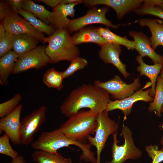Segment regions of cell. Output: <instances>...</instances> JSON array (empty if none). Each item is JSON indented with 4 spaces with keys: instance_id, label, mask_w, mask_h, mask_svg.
<instances>
[{
    "instance_id": "obj_1",
    "label": "cell",
    "mask_w": 163,
    "mask_h": 163,
    "mask_svg": "<svg viewBox=\"0 0 163 163\" xmlns=\"http://www.w3.org/2000/svg\"><path fill=\"white\" fill-rule=\"evenodd\" d=\"M110 101L109 94L104 89L94 84H83L71 91L60 110L68 118L85 108L98 114L106 110Z\"/></svg>"
},
{
    "instance_id": "obj_15",
    "label": "cell",
    "mask_w": 163,
    "mask_h": 163,
    "mask_svg": "<svg viewBox=\"0 0 163 163\" xmlns=\"http://www.w3.org/2000/svg\"><path fill=\"white\" fill-rule=\"evenodd\" d=\"M142 0H86L83 3L92 7L98 5L110 7L115 11L118 18L121 19L126 14L139 8L143 2Z\"/></svg>"
},
{
    "instance_id": "obj_23",
    "label": "cell",
    "mask_w": 163,
    "mask_h": 163,
    "mask_svg": "<svg viewBox=\"0 0 163 163\" xmlns=\"http://www.w3.org/2000/svg\"><path fill=\"white\" fill-rule=\"evenodd\" d=\"M31 156L37 163H72V159L64 158L59 153L54 154L36 150L32 153Z\"/></svg>"
},
{
    "instance_id": "obj_9",
    "label": "cell",
    "mask_w": 163,
    "mask_h": 163,
    "mask_svg": "<svg viewBox=\"0 0 163 163\" xmlns=\"http://www.w3.org/2000/svg\"><path fill=\"white\" fill-rule=\"evenodd\" d=\"M45 46H40L18 56L12 73L17 74L31 69H38L49 63Z\"/></svg>"
},
{
    "instance_id": "obj_20",
    "label": "cell",
    "mask_w": 163,
    "mask_h": 163,
    "mask_svg": "<svg viewBox=\"0 0 163 163\" xmlns=\"http://www.w3.org/2000/svg\"><path fill=\"white\" fill-rule=\"evenodd\" d=\"M39 41L28 34H12V49L19 56L35 48Z\"/></svg>"
},
{
    "instance_id": "obj_33",
    "label": "cell",
    "mask_w": 163,
    "mask_h": 163,
    "mask_svg": "<svg viewBox=\"0 0 163 163\" xmlns=\"http://www.w3.org/2000/svg\"><path fill=\"white\" fill-rule=\"evenodd\" d=\"M12 35L6 31L4 35L0 37V57L11 51L12 49Z\"/></svg>"
},
{
    "instance_id": "obj_41",
    "label": "cell",
    "mask_w": 163,
    "mask_h": 163,
    "mask_svg": "<svg viewBox=\"0 0 163 163\" xmlns=\"http://www.w3.org/2000/svg\"><path fill=\"white\" fill-rule=\"evenodd\" d=\"M159 128L163 131V122H161L159 125ZM160 143L161 145V150L163 151V135L161 138L160 140Z\"/></svg>"
},
{
    "instance_id": "obj_45",
    "label": "cell",
    "mask_w": 163,
    "mask_h": 163,
    "mask_svg": "<svg viewBox=\"0 0 163 163\" xmlns=\"http://www.w3.org/2000/svg\"><path fill=\"white\" fill-rule=\"evenodd\" d=\"M78 163H82V162H78Z\"/></svg>"
},
{
    "instance_id": "obj_24",
    "label": "cell",
    "mask_w": 163,
    "mask_h": 163,
    "mask_svg": "<svg viewBox=\"0 0 163 163\" xmlns=\"http://www.w3.org/2000/svg\"><path fill=\"white\" fill-rule=\"evenodd\" d=\"M98 33L110 43L122 45L125 46L128 50L135 49L134 41L130 40L126 36L122 37L117 35L111 31L108 27H97Z\"/></svg>"
},
{
    "instance_id": "obj_37",
    "label": "cell",
    "mask_w": 163,
    "mask_h": 163,
    "mask_svg": "<svg viewBox=\"0 0 163 163\" xmlns=\"http://www.w3.org/2000/svg\"><path fill=\"white\" fill-rule=\"evenodd\" d=\"M143 2V5L152 7L160 5L163 3V0H145Z\"/></svg>"
},
{
    "instance_id": "obj_40",
    "label": "cell",
    "mask_w": 163,
    "mask_h": 163,
    "mask_svg": "<svg viewBox=\"0 0 163 163\" xmlns=\"http://www.w3.org/2000/svg\"><path fill=\"white\" fill-rule=\"evenodd\" d=\"M81 0H61V4H69L81 1Z\"/></svg>"
},
{
    "instance_id": "obj_28",
    "label": "cell",
    "mask_w": 163,
    "mask_h": 163,
    "mask_svg": "<svg viewBox=\"0 0 163 163\" xmlns=\"http://www.w3.org/2000/svg\"><path fill=\"white\" fill-rule=\"evenodd\" d=\"M156 82L155 97L152 102L149 103L148 109L150 112L155 111L156 115L161 117V108L163 105V81L159 76Z\"/></svg>"
},
{
    "instance_id": "obj_44",
    "label": "cell",
    "mask_w": 163,
    "mask_h": 163,
    "mask_svg": "<svg viewBox=\"0 0 163 163\" xmlns=\"http://www.w3.org/2000/svg\"><path fill=\"white\" fill-rule=\"evenodd\" d=\"M161 113H163V105L161 107Z\"/></svg>"
},
{
    "instance_id": "obj_4",
    "label": "cell",
    "mask_w": 163,
    "mask_h": 163,
    "mask_svg": "<svg viewBox=\"0 0 163 163\" xmlns=\"http://www.w3.org/2000/svg\"><path fill=\"white\" fill-rule=\"evenodd\" d=\"M97 115L90 110H80L68 118L58 129L71 140L86 144L88 137L95 133Z\"/></svg>"
},
{
    "instance_id": "obj_35",
    "label": "cell",
    "mask_w": 163,
    "mask_h": 163,
    "mask_svg": "<svg viewBox=\"0 0 163 163\" xmlns=\"http://www.w3.org/2000/svg\"><path fill=\"white\" fill-rule=\"evenodd\" d=\"M12 12L13 11L7 2L6 3L4 1H0V19L1 21H3L8 14Z\"/></svg>"
},
{
    "instance_id": "obj_7",
    "label": "cell",
    "mask_w": 163,
    "mask_h": 163,
    "mask_svg": "<svg viewBox=\"0 0 163 163\" xmlns=\"http://www.w3.org/2000/svg\"><path fill=\"white\" fill-rule=\"evenodd\" d=\"M94 85L105 90L111 95L113 98L119 100L131 96L141 86L139 77L134 79L132 83L127 84L117 75L104 82L95 80Z\"/></svg>"
},
{
    "instance_id": "obj_30",
    "label": "cell",
    "mask_w": 163,
    "mask_h": 163,
    "mask_svg": "<svg viewBox=\"0 0 163 163\" xmlns=\"http://www.w3.org/2000/svg\"><path fill=\"white\" fill-rule=\"evenodd\" d=\"M67 69L63 72L64 78L73 75L75 72L83 69L88 65L87 60L82 57L78 56L74 59Z\"/></svg>"
},
{
    "instance_id": "obj_19",
    "label": "cell",
    "mask_w": 163,
    "mask_h": 163,
    "mask_svg": "<svg viewBox=\"0 0 163 163\" xmlns=\"http://www.w3.org/2000/svg\"><path fill=\"white\" fill-rule=\"evenodd\" d=\"M138 22L140 26H146L149 29L152 34L151 46L154 50L159 46L163 47V20L144 18Z\"/></svg>"
},
{
    "instance_id": "obj_22",
    "label": "cell",
    "mask_w": 163,
    "mask_h": 163,
    "mask_svg": "<svg viewBox=\"0 0 163 163\" xmlns=\"http://www.w3.org/2000/svg\"><path fill=\"white\" fill-rule=\"evenodd\" d=\"M18 56L13 50L0 57V84L5 86L8 84V78L12 73Z\"/></svg>"
},
{
    "instance_id": "obj_10",
    "label": "cell",
    "mask_w": 163,
    "mask_h": 163,
    "mask_svg": "<svg viewBox=\"0 0 163 163\" xmlns=\"http://www.w3.org/2000/svg\"><path fill=\"white\" fill-rule=\"evenodd\" d=\"M109 10L108 6L100 8L94 6L84 16L70 20L67 29L71 34L80 30L86 26L92 24H102L108 27L118 28L117 26L113 24L106 17V14Z\"/></svg>"
},
{
    "instance_id": "obj_27",
    "label": "cell",
    "mask_w": 163,
    "mask_h": 163,
    "mask_svg": "<svg viewBox=\"0 0 163 163\" xmlns=\"http://www.w3.org/2000/svg\"><path fill=\"white\" fill-rule=\"evenodd\" d=\"M17 13L22 16L37 30L49 36L52 34L55 31L51 26L38 19L28 11L21 9L18 11Z\"/></svg>"
},
{
    "instance_id": "obj_5",
    "label": "cell",
    "mask_w": 163,
    "mask_h": 163,
    "mask_svg": "<svg viewBox=\"0 0 163 163\" xmlns=\"http://www.w3.org/2000/svg\"><path fill=\"white\" fill-rule=\"evenodd\" d=\"M121 133L124 139V144L118 145L119 141L117 139V133L113 135L112 159L110 161L104 163H123L128 159H136L142 156V152L135 145L130 129L127 126L123 125Z\"/></svg>"
},
{
    "instance_id": "obj_39",
    "label": "cell",
    "mask_w": 163,
    "mask_h": 163,
    "mask_svg": "<svg viewBox=\"0 0 163 163\" xmlns=\"http://www.w3.org/2000/svg\"><path fill=\"white\" fill-rule=\"evenodd\" d=\"M8 163H27L24 158L22 156L18 155L16 158L13 159Z\"/></svg>"
},
{
    "instance_id": "obj_11",
    "label": "cell",
    "mask_w": 163,
    "mask_h": 163,
    "mask_svg": "<svg viewBox=\"0 0 163 163\" xmlns=\"http://www.w3.org/2000/svg\"><path fill=\"white\" fill-rule=\"evenodd\" d=\"M151 86V82H149L143 88L137 91L129 97L121 100L110 101L105 111L109 112L114 110L119 109L122 111L124 114V120H126L127 117L130 114L133 105L135 102L140 101L146 102L153 101V97L150 95L151 88L143 91L144 89Z\"/></svg>"
},
{
    "instance_id": "obj_21",
    "label": "cell",
    "mask_w": 163,
    "mask_h": 163,
    "mask_svg": "<svg viewBox=\"0 0 163 163\" xmlns=\"http://www.w3.org/2000/svg\"><path fill=\"white\" fill-rule=\"evenodd\" d=\"M136 59L139 65L137 67V71L140 72V75L147 76L151 81L152 88L150 95L153 97L155 93L156 82L158 75L163 67V63L149 65L144 62L142 57L140 55L137 56Z\"/></svg>"
},
{
    "instance_id": "obj_25",
    "label": "cell",
    "mask_w": 163,
    "mask_h": 163,
    "mask_svg": "<svg viewBox=\"0 0 163 163\" xmlns=\"http://www.w3.org/2000/svg\"><path fill=\"white\" fill-rule=\"evenodd\" d=\"M22 9L28 11L45 23L49 24L52 12L47 10L43 5L34 3L30 0H23Z\"/></svg>"
},
{
    "instance_id": "obj_29",
    "label": "cell",
    "mask_w": 163,
    "mask_h": 163,
    "mask_svg": "<svg viewBox=\"0 0 163 163\" xmlns=\"http://www.w3.org/2000/svg\"><path fill=\"white\" fill-rule=\"evenodd\" d=\"M22 99L20 93L15 94L10 99L0 104V117H3L12 111L19 104Z\"/></svg>"
},
{
    "instance_id": "obj_42",
    "label": "cell",
    "mask_w": 163,
    "mask_h": 163,
    "mask_svg": "<svg viewBox=\"0 0 163 163\" xmlns=\"http://www.w3.org/2000/svg\"><path fill=\"white\" fill-rule=\"evenodd\" d=\"M160 76L161 78L163 81V67L161 69Z\"/></svg>"
},
{
    "instance_id": "obj_26",
    "label": "cell",
    "mask_w": 163,
    "mask_h": 163,
    "mask_svg": "<svg viewBox=\"0 0 163 163\" xmlns=\"http://www.w3.org/2000/svg\"><path fill=\"white\" fill-rule=\"evenodd\" d=\"M64 79L63 72L58 71L55 68H52L48 69L44 73L42 82L49 88L61 91L64 87Z\"/></svg>"
},
{
    "instance_id": "obj_36",
    "label": "cell",
    "mask_w": 163,
    "mask_h": 163,
    "mask_svg": "<svg viewBox=\"0 0 163 163\" xmlns=\"http://www.w3.org/2000/svg\"><path fill=\"white\" fill-rule=\"evenodd\" d=\"M6 1L9 4L13 12L17 13L18 11L22 9V4L23 0H9Z\"/></svg>"
},
{
    "instance_id": "obj_31",
    "label": "cell",
    "mask_w": 163,
    "mask_h": 163,
    "mask_svg": "<svg viewBox=\"0 0 163 163\" xmlns=\"http://www.w3.org/2000/svg\"><path fill=\"white\" fill-rule=\"evenodd\" d=\"M9 139L5 133L0 137V153L8 156L13 159L18 156V153L12 147Z\"/></svg>"
},
{
    "instance_id": "obj_32",
    "label": "cell",
    "mask_w": 163,
    "mask_h": 163,
    "mask_svg": "<svg viewBox=\"0 0 163 163\" xmlns=\"http://www.w3.org/2000/svg\"><path fill=\"white\" fill-rule=\"evenodd\" d=\"M145 149L149 157L152 159V163H160L163 161V151L158 150L157 145H147Z\"/></svg>"
},
{
    "instance_id": "obj_43",
    "label": "cell",
    "mask_w": 163,
    "mask_h": 163,
    "mask_svg": "<svg viewBox=\"0 0 163 163\" xmlns=\"http://www.w3.org/2000/svg\"><path fill=\"white\" fill-rule=\"evenodd\" d=\"M161 9L163 10V3L158 6Z\"/></svg>"
},
{
    "instance_id": "obj_16",
    "label": "cell",
    "mask_w": 163,
    "mask_h": 163,
    "mask_svg": "<svg viewBox=\"0 0 163 163\" xmlns=\"http://www.w3.org/2000/svg\"><path fill=\"white\" fill-rule=\"evenodd\" d=\"M121 50L120 45L110 43L101 47L98 55L103 61L113 65L124 77L127 78L130 74L126 71V65L119 58Z\"/></svg>"
},
{
    "instance_id": "obj_12",
    "label": "cell",
    "mask_w": 163,
    "mask_h": 163,
    "mask_svg": "<svg viewBox=\"0 0 163 163\" xmlns=\"http://www.w3.org/2000/svg\"><path fill=\"white\" fill-rule=\"evenodd\" d=\"M2 23L6 31L11 34H28L42 41L45 37L43 33L35 29L17 13L11 12L2 21Z\"/></svg>"
},
{
    "instance_id": "obj_38",
    "label": "cell",
    "mask_w": 163,
    "mask_h": 163,
    "mask_svg": "<svg viewBox=\"0 0 163 163\" xmlns=\"http://www.w3.org/2000/svg\"><path fill=\"white\" fill-rule=\"evenodd\" d=\"M36 1L43 2L52 8L55 7L60 4L61 2V0H39Z\"/></svg>"
},
{
    "instance_id": "obj_13",
    "label": "cell",
    "mask_w": 163,
    "mask_h": 163,
    "mask_svg": "<svg viewBox=\"0 0 163 163\" xmlns=\"http://www.w3.org/2000/svg\"><path fill=\"white\" fill-rule=\"evenodd\" d=\"M23 105L19 104L12 111L0 120V133L3 131L14 145L20 144V118Z\"/></svg>"
},
{
    "instance_id": "obj_2",
    "label": "cell",
    "mask_w": 163,
    "mask_h": 163,
    "mask_svg": "<svg viewBox=\"0 0 163 163\" xmlns=\"http://www.w3.org/2000/svg\"><path fill=\"white\" fill-rule=\"evenodd\" d=\"M74 145L79 147L82 154L80 156L81 160L93 163L96 160L94 153L91 150V146L71 140L67 137L59 129L51 131H43L38 138L31 143L32 148L46 152L58 154L59 149Z\"/></svg>"
},
{
    "instance_id": "obj_17",
    "label": "cell",
    "mask_w": 163,
    "mask_h": 163,
    "mask_svg": "<svg viewBox=\"0 0 163 163\" xmlns=\"http://www.w3.org/2000/svg\"><path fill=\"white\" fill-rule=\"evenodd\" d=\"M129 36L134 39L135 49L142 57L147 56L152 60L153 63H163V56L156 53L152 48L150 40L142 32L132 31Z\"/></svg>"
},
{
    "instance_id": "obj_18",
    "label": "cell",
    "mask_w": 163,
    "mask_h": 163,
    "mask_svg": "<svg viewBox=\"0 0 163 163\" xmlns=\"http://www.w3.org/2000/svg\"><path fill=\"white\" fill-rule=\"evenodd\" d=\"M72 38L76 45L83 43H92L101 47L110 43L99 34L96 27H84L75 33Z\"/></svg>"
},
{
    "instance_id": "obj_8",
    "label": "cell",
    "mask_w": 163,
    "mask_h": 163,
    "mask_svg": "<svg viewBox=\"0 0 163 163\" xmlns=\"http://www.w3.org/2000/svg\"><path fill=\"white\" fill-rule=\"evenodd\" d=\"M46 107L42 106L25 117L21 122L20 144L25 145L33 142L34 135L46 121Z\"/></svg>"
},
{
    "instance_id": "obj_14",
    "label": "cell",
    "mask_w": 163,
    "mask_h": 163,
    "mask_svg": "<svg viewBox=\"0 0 163 163\" xmlns=\"http://www.w3.org/2000/svg\"><path fill=\"white\" fill-rule=\"evenodd\" d=\"M83 0L69 4L60 3L52 8V11L49 19V24L55 30L67 29L70 20L68 17H73L75 14V6L83 3Z\"/></svg>"
},
{
    "instance_id": "obj_6",
    "label": "cell",
    "mask_w": 163,
    "mask_h": 163,
    "mask_svg": "<svg viewBox=\"0 0 163 163\" xmlns=\"http://www.w3.org/2000/svg\"><path fill=\"white\" fill-rule=\"evenodd\" d=\"M97 125L95 135L93 137L89 136L88 140L91 146H94L97 150L96 163H101V155L109 136L117 133L119 124L110 119L108 112L104 111L98 114L97 118Z\"/></svg>"
},
{
    "instance_id": "obj_34",
    "label": "cell",
    "mask_w": 163,
    "mask_h": 163,
    "mask_svg": "<svg viewBox=\"0 0 163 163\" xmlns=\"http://www.w3.org/2000/svg\"><path fill=\"white\" fill-rule=\"evenodd\" d=\"M134 11L138 14L151 15L159 17L163 20V10L158 6L149 7L142 5Z\"/></svg>"
},
{
    "instance_id": "obj_3",
    "label": "cell",
    "mask_w": 163,
    "mask_h": 163,
    "mask_svg": "<svg viewBox=\"0 0 163 163\" xmlns=\"http://www.w3.org/2000/svg\"><path fill=\"white\" fill-rule=\"evenodd\" d=\"M70 34L67 29L58 30L44 38L43 42L48 43L45 51L49 58V63L63 60L71 62L79 56V48L74 43Z\"/></svg>"
}]
</instances>
